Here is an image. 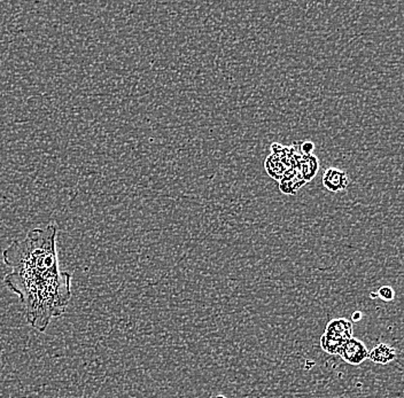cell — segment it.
Segmentation results:
<instances>
[{
  "mask_svg": "<svg viewBox=\"0 0 404 398\" xmlns=\"http://www.w3.org/2000/svg\"><path fill=\"white\" fill-rule=\"evenodd\" d=\"M353 338V323L347 318H336L327 324L321 338V347L330 355H339L341 348Z\"/></svg>",
  "mask_w": 404,
  "mask_h": 398,
  "instance_id": "cell-2",
  "label": "cell"
},
{
  "mask_svg": "<svg viewBox=\"0 0 404 398\" xmlns=\"http://www.w3.org/2000/svg\"><path fill=\"white\" fill-rule=\"evenodd\" d=\"M300 152L302 155H312L314 153V149H315V144L310 141V140H306V141H302L300 145Z\"/></svg>",
  "mask_w": 404,
  "mask_h": 398,
  "instance_id": "cell-8",
  "label": "cell"
},
{
  "mask_svg": "<svg viewBox=\"0 0 404 398\" xmlns=\"http://www.w3.org/2000/svg\"><path fill=\"white\" fill-rule=\"evenodd\" d=\"M57 235L54 224L33 229L3 253L4 263L12 269L4 284L18 295L28 324L38 332L61 317L72 300V274L60 270Z\"/></svg>",
  "mask_w": 404,
  "mask_h": 398,
  "instance_id": "cell-1",
  "label": "cell"
},
{
  "mask_svg": "<svg viewBox=\"0 0 404 398\" xmlns=\"http://www.w3.org/2000/svg\"><path fill=\"white\" fill-rule=\"evenodd\" d=\"M378 298L385 301V302H393L395 298V291L390 286H383L377 291Z\"/></svg>",
  "mask_w": 404,
  "mask_h": 398,
  "instance_id": "cell-7",
  "label": "cell"
},
{
  "mask_svg": "<svg viewBox=\"0 0 404 398\" xmlns=\"http://www.w3.org/2000/svg\"><path fill=\"white\" fill-rule=\"evenodd\" d=\"M396 357H398V351L395 348L387 343H379L372 350L368 351V360L379 365H387L393 360H395Z\"/></svg>",
  "mask_w": 404,
  "mask_h": 398,
  "instance_id": "cell-5",
  "label": "cell"
},
{
  "mask_svg": "<svg viewBox=\"0 0 404 398\" xmlns=\"http://www.w3.org/2000/svg\"><path fill=\"white\" fill-rule=\"evenodd\" d=\"M370 297H371V298H378L377 293L372 291L371 294H370Z\"/></svg>",
  "mask_w": 404,
  "mask_h": 398,
  "instance_id": "cell-10",
  "label": "cell"
},
{
  "mask_svg": "<svg viewBox=\"0 0 404 398\" xmlns=\"http://www.w3.org/2000/svg\"><path fill=\"white\" fill-rule=\"evenodd\" d=\"M351 184V178L346 171L339 168H329L323 175V185L327 190L332 193H338L346 190Z\"/></svg>",
  "mask_w": 404,
  "mask_h": 398,
  "instance_id": "cell-4",
  "label": "cell"
},
{
  "mask_svg": "<svg viewBox=\"0 0 404 398\" xmlns=\"http://www.w3.org/2000/svg\"><path fill=\"white\" fill-rule=\"evenodd\" d=\"M339 356L351 365L358 366L368 358V349L362 340L351 338L341 348Z\"/></svg>",
  "mask_w": 404,
  "mask_h": 398,
  "instance_id": "cell-3",
  "label": "cell"
},
{
  "mask_svg": "<svg viewBox=\"0 0 404 398\" xmlns=\"http://www.w3.org/2000/svg\"><path fill=\"white\" fill-rule=\"evenodd\" d=\"M297 169L299 170L303 181L308 183L312 181L319 170V161L315 155H301L297 160Z\"/></svg>",
  "mask_w": 404,
  "mask_h": 398,
  "instance_id": "cell-6",
  "label": "cell"
},
{
  "mask_svg": "<svg viewBox=\"0 0 404 398\" xmlns=\"http://www.w3.org/2000/svg\"><path fill=\"white\" fill-rule=\"evenodd\" d=\"M363 315L361 311H355L353 315H351V323L354 321H360L362 319Z\"/></svg>",
  "mask_w": 404,
  "mask_h": 398,
  "instance_id": "cell-9",
  "label": "cell"
}]
</instances>
